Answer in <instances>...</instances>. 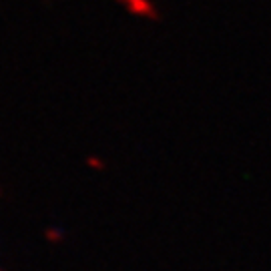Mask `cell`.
<instances>
[{
    "mask_svg": "<svg viewBox=\"0 0 271 271\" xmlns=\"http://www.w3.org/2000/svg\"><path fill=\"white\" fill-rule=\"evenodd\" d=\"M121 2L133 12V14H139V16H145V18H157V14H155V8L149 4V2H145V0H121Z\"/></svg>",
    "mask_w": 271,
    "mask_h": 271,
    "instance_id": "cell-1",
    "label": "cell"
}]
</instances>
